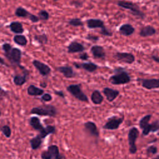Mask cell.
<instances>
[{
  "mask_svg": "<svg viewBox=\"0 0 159 159\" xmlns=\"http://www.w3.org/2000/svg\"><path fill=\"white\" fill-rule=\"evenodd\" d=\"M1 47L5 57L12 66H18L22 70L25 68V67L20 64L22 59V51L20 49L13 47L12 45L9 43H4Z\"/></svg>",
  "mask_w": 159,
  "mask_h": 159,
  "instance_id": "6da1fadb",
  "label": "cell"
},
{
  "mask_svg": "<svg viewBox=\"0 0 159 159\" xmlns=\"http://www.w3.org/2000/svg\"><path fill=\"white\" fill-rule=\"evenodd\" d=\"M115 74L109 77V82L114 85L125 84L130 82L131 78L129 74L121 67L116 68L114 69Z\"/></svg>",
  "mask_w": 159,
  "mask_h": 159,
  "instance_id": "7a4b0ae2",
  "label": "cell"
},
{
  "mask_svg": "<svg viewBox=\"0 0 159 159\" xmlns=\"http://www.w3.org/2000/svg\"><path fill=\"white\" fill-rule=\"evenodd\" d=\"M117 5L129 11L130 13H131L134 16L136 17V18L143 19L145 17V14L140 9L139 6L132 1L127 0H119L117 1Z\"/></svg>",
  "mask_w": 159,
  "mask_h": 159,
  "instance_id": "3957f363",
  "label": "cell"
},
{
  "mask_svg": "<svg viewBox=\"0 0 159 159\" xmlns=\"http://www.w3.org/2000/svg\"><path fill=\"white\" fill-rule=\"evenodd\" d=\"M30 113L41 116L55 117L57 114V109L53 105L43 104L42 106L32 108Z\"/></svg>",
  "mask_w": 159,
  "mask_h": 159,
  "instance_id": "277c9868",
  "label": "cell"
},
{
  "mask_svg": "<svg viewBox=\"0 0 159 159\" xmlns=\"http://www.w3.org/2000/svg\"><path fill=\"white\" fill-rule=\"evenodd\" d=\"M66 90L74 98H75L78 100L82 102H89L87 96L83 92L81 89V84H70L66 87Z\"/></svg>",
  "mask_w": 159,
  "mask_h": 159,
  "instance_id": "5b68a950",
  "label": "cell"
},
{
  "mask_svg": "<svg viewBox=\"0 0 159 159\" xmlns=\"http://www.w3.org/2000/svg\"><path fill=\"white\" fill-rule=\"evenodd\" d=\"M42 159H65V157L60 153L58 147L55 145H50L47 150L41 153Z\"/></svg>",
  "mask_w": 159,
  "mask_h": 159,
  "instance_id": "8992f818",
  "label": "cell"
},
{
  "mask_svg": "<svg viewBox=\"0 0 159 159\" xmlns=\"http://www.w3.org/2000/svg\"><path fill=\"white\" fill-rule=\"evenodd\" d=\"M139 135V130L137 127L130 128L128 132L127 139L129 146V152L130 154H135L137 151L135 142Z\"/></svg>",
  "mask_w": 159,
  "mask_h": 159,
  "instance_id": "52a82bcc",
  "label": "cell"
},
{
  "mask_svg": "<svg viewBox=\"0 0 159 159\" xmlns=\"http://www.w3.org/2000/svg\"><path fill=\"white\" fill-rule=\"evenodd\" d=\"M124 121V117H118L116 116L108 118L106 122L103 125V129L106 130H116Z\"/></svg>",
  "mask_w": 159,
  "mask_h": 159,
  "instance_id": "ba28073f",
  "label": "cell"
},
{
  "mask_svg": "<svg viewBox=\"0 0 159 159\" xmlns=\"http://www.w3.org/2000/svg\"><path fill=\"white\" fill-rule=\"evenodd\" d=\"M33 66L39 71V74L44 77H47L52 72L51 68L45 63L38 60H34L32 62Z\"/></svg>",
  "mask_w": 159,
  "mask_h": 159,
  "instance_id": "9c48e42d",
  "label": "cell"
},
{
  "mask_svg": "<svg viewBox=\"0 0 159 159\" xmlns=\"http://www.w3.org/2000/svg\"><path fill=\"white\" fill-rule=\"evenodd\" d=\"M114 58L120 61L127 64H132L135 61V56L131 53L128 52H117L114 55Z\"/></svg>",
  "mask_w": 159,
  "mask_h": 159,
  "instance_id": "30bf717a",
  "label": "cell"
},
{
  "mask_svg": "<svg viewBox=\"0 0 159 159\" xmlns=\"http://www.w3.org/2000/svg\"><path fill=\"white\" fill-rule=\"evenodd\" d=\"M137 81L141 83L142 86L147 89H153L159 88V78L151 79H140Z\"/></svg>",
  "mask_w": 159,
  "mask_h": 159,
  "instance_id": "8fae6325",
  "label": "cell"
},
{
  "mask_svg": "<svg viewBox=\"0 0 159 159\" xmlns=\"http://www.w3.org/2000/svg\"><path fill=\"white\" fill-rule=\"evenodd\" d=\"M29 71L25 68L23 70L22 75H16L13 77V83L16 86H21L29 80Z\"/></svg>",
  "mask_w": 159,
  "mask_h": 159,
  "instance_id": "7c38bea8",
  "label": "cell"
},
{
  "mask_svg": "<svg viewBox=\"0 0 159 159\" xmlns=\"http://www.w3.org/2000/svg\"><path fill=\"white\" fill-rule=\"evenodd\" d=\"M84 130L91 136L95 138H98L99 136V132L96 124L92 121H88L84 124Z\"/></svg>",
  "mask_w": 159,
  "mask_h": 159,
  "instance_id": "4fadbf2b",
  "label": "cell"
},
{
  "mask_svg": "<svg viewBox=\"0 0 159 159\" xmlns=\"http://www.w3.org/2000/svg\"><path fill=\"white\" fill-rule=\"evenodd\" d=\"M90 52L95 58L104 60L106 58V52L102 46L98 45H93L90 48Z\"/></svg>",
  "mask_w": 159,
  "mask_h": 159,
  "instance_id": "5bb4252c",
  "label": "cell"
},
{
  "mask_svg": "<svg viewBox=\"0 0 159 159\" xmlns=\"http://www.w3.org/2000/svg\"><path fill=\"white\" fill-rule=\"evenodd\" d=\"M85 50L84 46L77 42L72 41L67 47V52L68 53H82Z\"/></svg>",
  "mask_w": 159,
  "mask_h": 159,
  "instance_id": "9a60e30c",
  "label": "cell"
},
{
  "mask_svg": "<svg viewBox=\"0 0 159 159\" xmlns=\"http://www.w3.org/2000/svg\"><path fill=\"white\" fill-rule=\"evenodd\" d=\"M73 65L76 68H82L89 73H93L98 68V66L97 65L91 61L84 62L82 63H78L75 62L73 63Z\"/></svg>",
  "mask_w": 159,
  "mask_h": 159,
  "instance_id": "2e32d148",
  "label": "cell"
},
{
  "mask_svg": "<svg viewBox=\"0 0 159 159\" xmlns=\"http://www.w3.org/2000/svg\"><path fill=\"white\" fill-rule=\"evenodd\" d=\"M56 70L61 73L64 77L66 78H72L76 76V73L74 71L73 68L70 66H60L57 67Z\"/></svg>",
  "mask_w": 159,
  "mask_h": 159,
  "instance_id": "e0dca14e",
  "label": "cell"
},
{
  "mask_svg": "<svg viewBox=\"0 0 159 159\" xmlns=\"http://www.w3.org/2000/svg\"><path fill=\"white\" fill-rule=\"evenodd\" d=\"M102 93L109 102H112L119 95V91L118 90L108 87H105L102 90Z\"/></svg>",
  "mask_w": 159,
  "mask_h": 159,
  "instance_id": "ac0fdd59",
  "label": "cell"
},
{
  "mask_svg": "<svg viewBox=\"0 0 159 159\" xmlns=\"http://www.w3.org/2000/svg\"><path fill=\"white\" fill-rule=\"evenodd\" d=\"M86 22L88 28L90 29H97V28H99L101 29L104 27H106L104 25L103 20L99 19H89L86 20Z\"/></svg>",
  "mask_w": 159,
  "mask_h": 159,
  "instance_id": "d6986e66",
  "label": "cell"
},
{
  "mask_svg": "<svg viewBox=\"0 0 159 159\" xmlns=\"http://www.w3.org/2000/svg\"><path fill=\"white\" fill-rule=\"evenodd\" d=\"M10 30L15 34H22L24 32L22 24L19 21H12L8 25Z\"/></svg>",
  "mask_w": 159,
  "mask_h": 159,
  "instance_id": "ffe728a7",
  "label": "cell"
},
{
  "mask_svg": "<svg viewBox=\"0 0 159 159\" xmlns=\"http://www.w3.org/2000/svg\"><path fill=\"white\" fill-rule=\"evenodd\" d=\"M157 33L156 29L152 25H145L140 29L139 35L142 37H148L155 35Z\"/></svg>",
  "mask_w": 159,
  "mask_h": 159,
  "instance_id": "44dd1931",
  "label": "cell"
},
{
  "mask_svg": "<svg viewBox=\"0 0 159 159\" xmlns=\"http://www.w3.org/2000/svg\"><path fill=\"white\" fill-rule=\"evenodd\" d=\"M119 30L122 35L128 37L134 34L135 28L130 24H124L120 26Z\"/></svg>",
  "mask_w": 159,
  "mask_h": 159,
  "instance_id": "7402d4cb",
  "label": "cell"
},
{
  "mask_svg": "<svg viewBox=\"0 0 159 159\" xmlns=\"http://www.w3.org/2000/svg\"><path fill=\"white\" fill-rule=\"evenodd\" d=\"M29 124L34 130L39 131V133L41 132L44 129V127L43 126V125L40 122V119L38 117H36V116L31 117L29 119Z\"/></svg>",
  "mask_w": 159,
  "mask_h": 159,
  "instance_id": "603a6c76",
  "label": "cell"
},
{
  "mask_svg": "<svg viewBox=\"0 0 159 159\" xmlns=\"http://www.w3.org/2000/svg\"><path fill=\"white\" fill-rule=\"evenodd\" d=\"M159 130V121L155 120L151 124H148L143 130V135H148L150 132H155Z\"/></svg>",
  "mask_w": 159,
  "mask_h": 159,
  "instance_id": "cb8c5ba5",
  "label": "cell"
},
{
  "mask_svg": "<svg viewBox=\"0 0 159 159\" xmlns=\"http://www.w3.org/2000/svg\"><path fill=\"white\" fill-rule=\"evenodd\" d=\"M27 94L31 96H40L44 93V90L34 84H30L27 89Z\"/></svg>",
  "mask_w": 159,
  "mask_h": 159,
  "instance_id": "d4e9b609",
  "label": "cell"
},
{
  "mask_svg": "<svg viewBox=\"0 0 159 159\" xmlns=\"http://www.w3.org/2000/svg\"><path fill=\"white\" fill-rule=\"evenodd\" d=\"M14 14L16 16H17L18 17L29 19L32 14L30 12H29L27 9L24 8L23 7L18 6L15 10Z\"/></svg>",
  "mask_w": 159,
  "mask_h": 159,
  "instance_id": "484cf974",
  "label": "cell"
},
{
  "mask_svg": "<svg viewBox=\"0 0 159 159\" xmlns=\"http://www.w3.org/2000/svg\"><path fill=\"white\" fill-rule=\"evenodd\" d=\"M14 42L21 47H25L28 43V40L27 37L22 34H17L13 37Z\"/></svg>",
  "mask_w": 159,
  "mask_h": 159,
  "instance_id": "4316f807",
  "label": "cell"
},
{
  "mask_svg": "<svg viewBox=\"0 0 159 159\" xmlns=\"http://www.w3.org/2000/svg\"><path fill=\"white\" fill-rule=\"evenodd\" d=\"M91 100L94 104H101L104 100V98L99 91L94 90L91 95Z\"/></svg>",
  "mask_w": 159,
  "mask_h": 159,
  "instance_id": "83f0119b",
  "label": "cell"
},
{
  "mask_svg": "<svg viewBox=\"0 0 159 159\" xmlns=\"http://www.w3.org/2000/svg\"><path fill=\"white\" fill-rule=\"evenodd\" d=\"M55 131H56V128L55 126L48 125L45 127H44L43 130L41 132H40L39 135L41 137L42 139H43L46 137H47L49 134H55Z\"/></svg>",
  "mask_w": 159,
  "mask_h": 159,
  "instance_id": "f1b7e54d",
  "label": "cell"
},
{
  "mask_svg": "<svg viewBox=\"0 0 159 159\" xmlns=\"http://www.w3.org/2000/svg\"><path fill=\"white\" fill-rule=\"evenodd\" d=\"M42 140L43 139L39 135H37L35 137L32 138L29 141L31 148L33 150H37L39 148L42 143Z\"/></svg>",
  "mask_w": 159,
  "mask_h": 159,
  "instance_id": "f546056e",
  "label": "cell"
},
{
  "mask_svg": "<svg viewBox=\"0 0 159 159\" xmlns=\"http://www.w3.org/2000/svg\"><path fill=\"white\" fill-rule=\"evenodd\" d=\"M34 39L35 41L37 42L40 45H42L47 44L48 41V36L45 33H43L40 35H35L34 37Z\"/></svg>",
  "mask_w": 159,
  "mask_h": 159,
  "instance_id": "4dcf8cb0",
  "label": "cell"
},
{
  "mask_svg": "<svg viewBox=\"0 0 159 159\" xmlns=\"http://www.w3.org/2000/svg\"><path fill=\"white\" fill-rule=\"evenodd\" d=\"M152 114H147L146 116H143L139 121V126L141 129H143L150 122V120L152 118Z\"/></svg>",
  "mask_w": 159,
  "mask_h": 159,
  "instance_id": "1f68e13d",
  "label": "cell"
},
{
  "mask_svg": "<svg viewBox=\"0 0 159 159\" xmlns=\"http://www.w3.org/2000/svg\"><path fill=\"white\" fill-rule=\"evenodd\" d=\"M37 16H38L39 20H42V21H47L50 19L49 12L45 10V9L40 10L38 12Z\"/></svg>",
  "mask_w": 159,
  "mask_h": 159,
  "instance_id": "d6a6232c",
  "label": "cell"
},
{
  "mask_svg": "<svg viewBox=\"0 0 159 159\" xmlns=\"http://www.w3.org/2000/svg\"><path fill=\"white\" fill-rule=\"evenodd\" d=\"M68 24L73 27H80L83 25V22L80 18H73L68 20Z\"/></svg>",
  "mask_w": 159,
  "mask_h": 159,
  "instance_id": "836d02e7",
  "label": "cell"
},
{
  "mask_svg": "<svg viewBox=\"0 0 159 159\" xmlns=\"http://www.w3.org/2000/svg\"><path fill=\"white\" fill-rule=\"evenodd\" d=\"M0 130L1 131V132L3 134V135L7 137V138H9L11 135L12 132H11V129L10 128V127L7 125H4L3 126H2L0 128Z\"/></svg>",
  "mask_w": 159,
  "mask_h": 159,
  "instance_id": "e575fe53",
  "label": "cell"
},
{
  "mask_svg": "<svg viewBox=\"0 0 159 159\" xmlns=\"http://www.w3.org/2000/svg\"><path fill=\"white\" fill-rule=\"evenodd\" d=\"M146 152L148 155H155L158 152V148L155 145H150L148 147H147V148L146 150Z\"/></svg>",
  "mask_w": 159,
  "mask_h": 159,
  "instance_id": "d590c367",
  "label": "cell"
},
{
  "mask_svg": "<svg viewBox=\"0 0 159 159\" xmlns=\"http://www.w3.org/2000/svg\"><path fill=\"white\" fill-rule=\"evenodd\" d=\"M101 34H102L104 36H106V37H111L112 35V32H111L109 29H107L106 27H104V28L101 29L99 32Z\"/></svg>",
  "mask_w": 159,
  "mask_h": 159,
  "instance_id": "8d00e7d4",
  "label": "cell"
},
{
  "mask_svg": "<svg viewBox=\"0 0 159 159\" xmlns=\"http://www.w3.org/2000/svg\"><path fill=\"white\" fill-rule=\"evenodd\" d=\"M41 100L44 102H49L52 100V96L49 93H43L41 96Z\"/></svg>",
  "mask_w": 159,
  "mask_h": 159,
  "instance_id": "74e56055",
  "label": "cell"
},
{
  "mask_svg": "<svg viewBox=\"0 0 159 159\" xmlns=\"http://www.w3.org/2000/svg\"><path fill=\"white\" fill-rule=\"evenodd\" d=\"M86 39H88L89 41H92V42H96L99 40V37L96 36V35H91V34H88L86 37Z\"/></svg>",
  "mask_w": 159,
  "mask_h": 159,
  "instance_id": "f35d334b",
  "label": "cell"
},
{
  "mask_svg": "<svg viewBox=\"0 0 159 159\" xmlns=\"http://www.w3.org/2000/svg\"><path fill=\"white\" fill-rule=\"evenodd\" d=\"M29 20H30L32 23H37V22H38L40 20L39 17H38V16L35 15V14H31V16H30Z\"/></svg>",
  "mask_w": 159,
  "mask_h": 159,
  "instance_id": "ab89813d",
  "label": "cell"
},
{
  "mask_svg": "<svg viewBox=\"0 0 159 159\" xmlns=\"http://www.w3.org/2000/svg\"><path fill=\"white\" fill-rule=\"evenodd\" d=\"M79 58L81 60H87L89 58V56L87 53L82 52L79 55Z\"/></svg>",
  "mask_w": 159,
  "mask_h": 159,
  "instance_id": "60d3db41",
  "label": "cell"
},
{
  "mask_svg": "<svg viewBox=\"0 0 159 159\" xmlns=\"http://www.w3.org/2000/svg\"><path fill=\"white\" fill-rule=\"evenodd\" d=\"M71 4L76 7H80L82 6V3L78 1H73L71 2Z\"/></svg>",
  "mask_w": 159,
  "mask_h": 159,
  "instance_id": "b9f144b4",
  "label": "cell"
},
{
  "mask_svg": "<svg viewBox=\"0 0 159 159\" xmlns=\"http://www.w3.org/2000/svg\"><path fill=\"white\" fill-rule=\"evenodd\" d=\"M55 94H56L58 96H60L62 98H65V94L62 91H58V90H55L54 91Z\"/></svg>",
  "mask_w": 159,
  "mask_h": 159,
  "instance_id": "7bdbcfd3",
  "label": "cell"
},
{
  "mask_svg": "<svg viewBox=\"0 0 159 159\" xmlns=\"http://www.w3.org/2000/svg\"><path fill=\"white\" fill-rule=\"evenodd\" d=\"M151 58H152V59L154 61H155L156 63H159V57H158V56H157V55H152V56L151 57Z\"/></svg>",
  "mask_w": 159,
  "mask_h": 159,
  "instance_id": "ee69618b",
  "label": "cell"
},
{
  "mask_svg": "<svg viewBox=\"0 0 159 159\" xmlns=\"http://www.w3.org/2000/svg\"><path fill=\"white\" fill-rule=\"evenodd\" d=\"M0 64L2 65H4V66H8V65L5 62L4 58H2V57H0Z\"/></svg>",
  "mask_w": 159,
  "mask_h": 159,
  "instance_id": "f6af8a7d",
  "label": "cell"
},
{
  "mask_svg": "<svg viewBox=\"0 0 159 159\" xmlns=\"http://www.w3.org/2000/svg\"><path fill=\"white\" fill-rule=\"evenodd\" d=\"M47 86V82H45V81H42V82H40V86L41 88H46Z\"/></svg>",
  "mask_w": 159,
  "mask_h": 159,
  "instance_id": "bcb514c9",
  "label": "cell"
},
{
  "mask_svg": "<svg viewBox=\"0 0 159 159\" xmlns=\"http://www.w3.org/2000/svg\"><path fill=\"white\" fill-rule=\"evenodd\" d=\"M152 159H159V155H157L156 157H153Z\"/></svg>",
  "mask_w": 159,
  "mask_h": 159,
  "instance_id": "7dc6e473",
  "label": "cell"
},
{
  "mask_svg": "<svg viewBox=\"0 0 159 159\" xmlns=\"http://www.w3.org/2000/svg\"><path fill=\"white\" fill-rule=\"evenodd\" d=\"M0 91H4V90H3V89L2 88V87L0 86Z\"/></svg>",
  "mask_w": 159,
  "mask_h": 159,
  "instance_id": "c3c4849f",
  "label": "cell"
},
{
  "mask_svg": "<svg viewBox=\"0 0 159 159\" xmlns=\"http://www.w3.org/2000/svg\"><path fill=\"white\" fill-rule=\"evenodd\" d=\"M157 135H158V136H159V131L157 132Z\"/></svg>",
  "mask_w": 159,
  "mask_h": 159,
  "instance_id": "681fc988",
  "label": "cell"
},
{
  "mask_svg": "<svg viewBox=\"0 0 159 159\" xmlns=\"http://www.w3.org/2000/svg\"><path fill=\"white\" fill-rule=\"evenodd\" d=\"M1 116V110H0V116Z\"/></svg>",
  "mask_w": 159,
  "mask_h": 159,
  "instance_id": "f907efd6",
  "label": "cell"
},
{
  "mask_svg": "<svg viewBox=\"0 0 159 159\" xmlns=\"http://www.w3.org/2000/svg\"><path fill=\"white\" fill-rule=\"evenodd\" d=\"M58 0H53V1H57Z\"/></svg>",
  "mask_w": 159,
  "mask_h": 159,
  "instance_id": "816d5d0a",
  "label": "cell"
},
{
  "mask_svg": "<svg viewBox=\"0 0 159 159\" xmlns=\"http://www.w3.org/2000/svg\"><path fill=\"white\" fill-rule=\"evenodd\" d=\"M158 16H159V12H158Z\"/></svg>",
  "mask_w": 159,
  "mask_h": 159,
  "instance_id": "f5cc1de1",
  "label": "cell"
}]
</instances>
